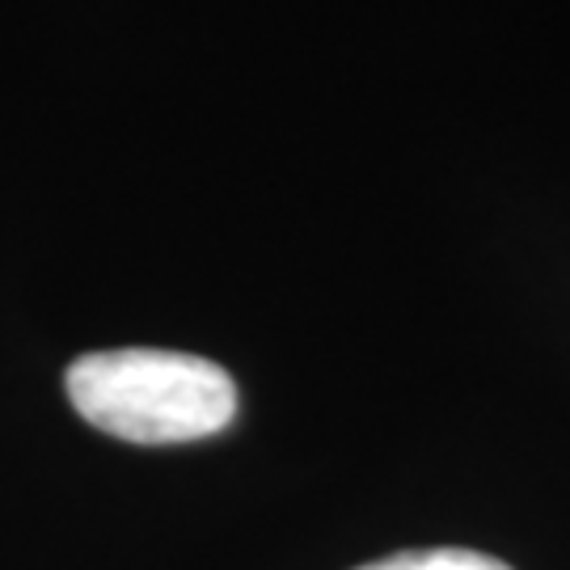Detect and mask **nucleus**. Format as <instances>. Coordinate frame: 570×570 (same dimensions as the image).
I'll return each mask as SVG.
<instances>
[{
    "label": "nucleus",
    "instance_id": "nucleus-1",
    "mask_svg": "<svg viewBox=\"0 0 570 570\" xmlns=\"http://www.w3.org/2000/svg\"><path fill=\"white\" fill-rule=\"evenodd\" d=\"M63 385L89 428L127 444H190L237 419L233 376L186 351H94L68 367Z\"/></svg>",
    "mask_w": 570,
    "mask_h": 570
},
{
    "label": "nucleus",
    "instance_id": "nucleus-2",
    "mask_svg": "<svg viewBox=\"0 0 570 570\" xmlns=\"http://www.w3.org/2000/svg\"><path fill=\"white\" fill-rule=\"evenodd\" d=\"M355 570H511V567L499 562V558H490V553H473V550H410Z\"/></svg>",
    "mask_w": 570,
    "mask_h": 570
}]
</instances>
